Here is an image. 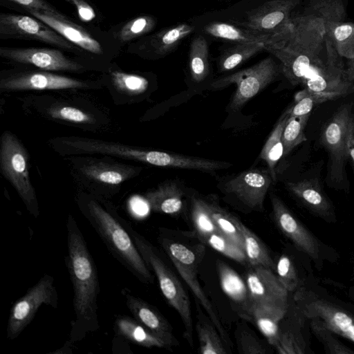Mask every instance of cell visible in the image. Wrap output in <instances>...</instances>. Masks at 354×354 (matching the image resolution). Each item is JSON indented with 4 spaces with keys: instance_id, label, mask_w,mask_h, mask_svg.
<instances>
[{
    "instance_id": "obj_1",
    "label": "cell",
    "mask_w": 354,
    "mask_h": 354,
    "mask_svg": "<svg viewBox=\"0 0 354 354\" xmlns=\"http://www.w3.org/2000/svg\"><path fill=\"white\" fill-rule=\"evenodd\" d=\"M66 232L68 252L65 263L73 285L75 312L69 342L75 343L100 328L97 303L100 283L95 261L71 214L67 219Z\"/></svg>"
},
{
    "instance_id": "obj_2",
    "label": "cell",
    "mask_w": 354,
    "mask_h": 354,
    "mask_svg": "<svg viewBox=\"0 0 354 354\" xmlns=\"http://www.w3.org/2000/svg\"><path fill=\"white\" fill-rule=\"evenodd\" d=\"M326 30L323 19L310 13L291 17L263 42L267 50L281 62L282 73L294 86L303 84L311 66L321 64Z\"/></svg>"
},
{
    "instance_id": "obj_3",
    "label": "cell",
    "mask_w": 354,
    "mask_h": 354,
    "mask_svg": "<svg viewBox=\"0 0 354 354\" xmlns=\"http://www.w3.org/2000/svg\"><path fill=\"white\" fill-rule=\"evenodd\" d=\"M75 201L110 254L140 282L153 283L154 277L133 239L120 220L114 205L106 198L80 191Z\"/></svg>"
},
{
    "instance_id": "obj_4",
    "label": "cell",
    "mask_w": 354,
    "mask_h": 354,
    "mask_svg": "<svg viewBox=\"0 0 354 354\" xmlns=\"http://www.w3.org/2000/svg\"><path fill=\"white\" fill-rule=\"evenodd\" d=\"M157 241L216 325L226 345L231 349L232 340L221 323L216 309L205 295L198 279V268L205 256L206 245L194 230H178L164 227L158 229Z\"/></svg>"
},
{
    "instance_id": "obj_5",
    "label": "cell",
    "mask_w": 354,
    "mask_h": 354,
    "mask_svg": "<svg viewBox=\"0 0 354 354\" xmlns=\"http://www.w3.org/2000/svg\"><path fill=\"white\" fill-rule=\"evenodd\" d=\"M19 100L24 113L32 117L90 131L105 130L111 124L106 113L79 96L32 94Z\"/></svg>"
},
{
    "instance_id": "obj_6",
    "label": "cell",
    "mask_w": 354,
    "mask_h": 354,
    "mask_svg": "<svg viewBox=\"0 0 354 354\" xmlns=\"http://www.w3.org/2000/svg\"><path fill=\"white\" fill-rule=\"evenodd\" d=\"M70 174L84 192L108 199L119 192L122 185L138 176L142 167L97 154L64 157Z\"/></svg>"
},
{
    "instance_id": "obj_7",
    "label": "cell",
    "mask_w": 354,
    "mask_h": 354,
    "mask_svg": "<svg viewBox=\"0 0 354 354\" xmlns=\"http://www.w3.org/2000/svg\"><path fill=\"white\" fill-rule=\"evenodd\" d=\"M120 220L133 239L147 267L153 272L165 298L180 315L184 326L183 337L189 344L193 346L194 328L189 298L169 263L165 253L136 231L131 224L120 216Z\"/></svg>"
},
{
    "instance_id": "obj_8",
    "label": "cell",
    "mask_w": 354,
    "mask_h": 354,
    "mask_svg": "<svg viewBox=\"0 0 354 354\" xmlns=\"http://www.w3.org/2000/svg\"><path fill=\"white\" fill-rule=\"evenodd\" d=\"M100 80H81L55 72L31 68L17 67L0 73V91H62L77 92L101 89Z\"/></svg>"
},
{
    "instance_id": "obj_9",
    "label": "cell",
    "mask_w": 354,
    "mask_h": 354,
    "mask_svg": "<svg viewBox=\"0 0 354 354\" xmlns=\"http://www.w3.org/2000/svg\"><path fill=\"white\" fill-rule=\"evenodd\" d=\"M29 153L12 132L4 131L0 138V171L15 188L27 210L35 218L39 215L35 189L29 173Z\"/></svg>"
},
{
    "instance_id": "obj_10",
    "label": "cell",
    "mask_w": 354,
    "mask_h": 354,
    "mask_svg": "<svg viewBox=\"0 0 354 354\" xmlns=\"http://www.w3.org/2000/svg\"><path fill=\"white\" fill-rule=\"evenodd\" d=\"M354 136V114L348 105L342 106L323 128L321 143L329 154L328 181L340 189L348 190L345 165L349 158L348 142Z\"/></svg>"
},
{
    "instance_id": "obj_11",
    "label": "cell",
    "mask_w": 354,
    "mask_h": 354,
    "mask_svg": "<svg viewBox=\"0 0 354 354\" xmlns=\"http://www.w3.org/2000/svg\"><path fill=\"white\" fill-rule=\"evenodd\" d=\"M281 71V66L268 57L251 67L215 80L210 86L218 89L235 84L236 90L230 108L236 111L274 82Z\"/></svg>"
},
{
    "instance_id": "obj_12",
    "label": "cell",
    "mask_w": 354,
    "mask_h": 354,
    "mask_svg": "<svg viewBox=\"0 0 354 354\" xmlns=\"http://www.w3.org/2000/svg\"><path fill=\"white\" fill-rule=\"evenodd\" d=\"M273 181L268 169H250L225 180L220 189L240 211L263 212L266 196Z\"/></svg>"
},
{
    "instance_id": "obj_13",
    "label": "cell",
    "mask_w": 354,
    "mask_h": 354,
    "mask_svg": "<svg viewBox=\"0 0 354 354\" xmlns=\"http://www.w3.org/2000/svg\"><path fill=\"white\" fill-rule=\"evenodd\" d=\"M58 295L54 278L45 274L26 293L16 301L10 310L7 338L15 339L32 321L39 307L48 305L57 308Z\"/></svg>"
},
{
    "instance_id": "obj_14",
    "label": "cell",
    "mask_w": 354,
    "mask_h": 354,
    "mask_svg": "<svg viewBox=\"0 0 354 354\" xmlns=\"http://www.w3.org/2000/svg\"><path fill=\"white\" fill-rule=\"evenodd\" d=\"M326 58L321 64L311 66L303 83L304 90L310 93L335 94L342 96L353 86L346 75L341 56L333 43L325 37Z\"/></svg>"
},
{
    "instance_id": "obj_15",
    "label": "cell",
    "mask_w": 354,
    "mask_h": 354,
    "mask_svg": "<svg viewBox=\"0 0 354 354\" xmlns=\"http://www.w3.org/2000/svg\"><path fill=\"white\" fill-rule=\"evenodd\" d=\"M0 38L41 41L73 53L80 49L42 21L23 15H0Z\"/></svg>"
},
{
    "instance_id": "obj_16",
    "label": "cell",
    "mask_w": 354,
    "mask_h": 354,
    "mask_svg": "<svg viewBox=\"0 0 354 354\" xmlns=\"http://www.w3.org/2000/svg\"><path fill=\"white\" fill-rule=\"evenodd\" d=\"M0 56L17 67L77 73L88 69L86 65L68 57L57 48L1 46Z\"/></svg>"
},
{
    "instance_id": "obj_17",
    "label": "cell",
    "mask_w": 354,
    "mask_h": 354,
    "mask_svg": "<svg viewBox=\"0 0 354 354\" xmlns=\"http://www.w3.org/2000/svg\"><path fill=\"white\" fill-rule=\"evenodd\" d=\"M298 309L308 318H317L335 335L354 342V317L315 292L298 289L294 295Z\"/></svg>"
},
{
    "instance_id": "obj_18",
    "label": "cell",
    "mask_w": 354,
    "mask_h": 354,
    "mask_svg": "<svg viewBox=\"0 0 354 354\" xmlns=\"http://www.w3.org/2000/svg\"><path fill=\"white\" fill-rule=\"evenodd\" d=\"M245 280L253 304L288 310V291L275 272L261 266H246Z\"/></svg>"
},
{
    "instance_id": "obj_19",
    "label": "cell",
    "mask_w": 354,
    "mask_h": 354,
    "mask_svg": "<svg viewBox=\"0 0 354 354\" xmlns=\"http://www.w3.org/2000/svg\"><path fill=\"white\" fill-rule=\"evenodd\" d=\"M299 0H270L246 13L243 22H235L248 30L272 35L284 27Z\"/></svg>"
},
{
    "instance_id": "obj_20",
    "label": "cell",
    "mask_w": 354,
    "mask_h": 354,
    "mask_svg": "<svg viewBox=\"0 0 354 354\" xmlns=\"http://www.w3.org/2000/svg\"><path fill=\"white\" fill-rule=\"evenodd\" d=\"M122 294L133 317L160 339L166 349L171 351L173 347L179 346L171 325L156 307L131 295L126 288Z\"/></svg>"
},
{
    "instance_id": "obj_21",
    "label": "cell",
    "mask_w": 354,
    "mask_h": 354,
    "mask_svg": "<svg viewBox=\"0 0 354 354\" xmlns=\"http://www.w3.org/2000/svg\"><path fill=\"white\" fill-rule=\"evenodd\" d=\"M194 30V26L183 23L142 37L128 47V52L150 59L163 57L174 51Z\"/></svg>"
},
{
    "instance_id": "obj_22",
    "label": "cell",
    "mask_w": 354,
    "mask_h": 354,
    "mask_svg": "<svg viewBox=\"0 0 354 354\" xmlns=\"http://www.w3.org/2000/svg\"><path fill=\"white\" fill-rule=\"evenodd\" d=\"M109 66L100 80L115 104H128L142 100L149 89V81L144 75L127 73Z\"/></svg>"
},
{
    "instance_id": "obj_23",
    "label": "cell",
    "mask_w": 354,
    "mask_h": 354,
    "mask_svg": "<svg viewBox=\"0 0 354 354\" xmlns=\"http://www.w3.org/2000/svg\"><path fill=\"white\" fill-rule=\"evenodd\" d=\"M272 216L281 232L302 252L317 259L319 248L314 235L295 216L277 196H271Z\"/></svg>"
},
{
    "instance_id": "obj_24",
    "label": "cell",
    "mask_w": 354,
    "mask_h": 354,
    "mask_svg": "<svg viewBox=\"0 0 354 354\" xmlns=\"http://www.w3.org/2000/svg\"><path fill=\"white\" fill-rule=\"evenodd\" d=\"M28 13L48 25L79 48L95 55H104V49L99 41L84 28L71 21L64 15L48 14L39 11H30Z\"/></svg>"
},
{
    "instance_id": "obj_25",
    "label": "cell",
    "mask_w": 354,
    "mask_h": 354,
    "mask_svg": "<svg viewBox=\"0 0 354 354\" xmlns=\"http://www.w3.org/2000/svg\"><path fill=\"white\" fill-rule=\"evenodd\" d=\"M216 267L221 286L232 309L241 319L251 322L253 303L245 279L221 260L216 261Z\"/></svg>"
},
{
    "instance_id": "obj_26",
    "label": "cell",
    "mask_w": 354,
    "mask_h": 354,
    "mask_svg": "<svg viewBox=\"0 0 354 354\" xmlns=\"http://www.w3.org/2000/svg\"><path fill=\"white\" fill-rule=\"evenodd\" d=\"M187 196L180 183L169 180L147 192L144 198L153 212L176 216L187 212Z\"/></svg>"
},
{
    "instance_id": "obj_27",
    "label": "cell",
    "mask_w": 354,
    "mask_h": 354,
    "mask_svg": "<svg viewBox=\"0 0 354 354\" xmlns=\"http://www.w3.org/2000/svg\"><path fill=\"white\" fill-rule=\"evenodd\" d=\"M286 185L296 198L315 216L327 222L336 221L331 202L315 180L290 182Z\"/></svg>"
},
{
    "instance_id": "obj_28",
    "label": "cell",
    "mask_w": 354,
    "mask_h": 354,
    "mask_svg": "<svg viewBox=\"0 0 354 354\" xmlns=\"http://www.w3.org/2000/svg\"><path fill=\"white\" fill-rule=\"evenodd\" d=\"M199 301H196V330L201 354H228L231 349L225 343L216 325L205 313Z\"/></svg>"
},
{
    "instance_id": "obj_29",
    "label": "cell",
    "mask_w": 354,
    "mask_h": 354,
    "mask_svg": "<svg viewBox=\"0 0 354 354\" xmlns=\"http://www.w3.org/2000/svg\"><path fill=\"white\" fill-rule=\"evenodd\" d=\"M117 335L133 344L147 347L166 348L164 343L136 319L125 315L115 317L113 326Z\"/></svg>"
},
{
    "instance_id": "obj_30",
    "label": "cell",
    "mask_w": 354,
    "mask_h": 354,
    "mask_svg": "<svg viewBox=\"0 0 354 354\" xmlns=\"http://www.w3.org/2000/svg\"><path fill=\"white\" fill-rule=\"evenodd\" d=\"M235 222L243 236L247 266H261L275 272L276 263L262 241L236 216Z\"/></svg>"
},
{
    "instance_id": "obj_31",
    "label": "cell",
    "mask_w": 354,
    "mask_h": 354,
    "mask_svg": "<svg viewBox=\"0 0 354 354\" xmlns=\"http://www.w3.org/2000/svg\"><path fill=\"white\" fill-rule=\"evenodd\" d=\"M288 310L253 304L251 322L257 326L269 344H277L279 324Z\"/></svg>"
},
{
    "instance_id": "obj_32",
    "label": "cell",
    "mask_w": 354,
    "mask_h": 354,
    "mask_svg": "<svg viewBox=\"0 0 354 354\" xmlns=\"http://www.w3.org/2000/svg\"><path fill=\"white\" fill-rule=\"evenodd\" d=\"M187 213L193 230L202 241L211 234L220 233L212 218L206 198L189 196Z\"/></svg>"
},
{
    "instance_id": "obj_33",
    "label": "cell",
    "mask_w": 354,
    "mask_h": 354,
    "mask_svg": "<svg viewBox=\"0 0 354 354\" xmlns=\"http://www.w3.org/2000/svg\"><path fill=\"white\" fill-rule=\"evenodd\" d=\"M203 31L212 37L235 41L236 43L250 41H265L270 35L259 33L238 25L213 21L204 26Z\"/></svg>"
},
{
    "instance_id": "obj_34",
    "label": "cell",
    "mask_w": 354,
    "mask_h": 354,
    "mask_svg": "<svg viewBox=\"0 0 354 354\" xmlns=\"http://www.w3.org/2000/svg\"><path fill=\"white\" fill-rule=\"evenodd\" d=\"M289 117L290 108L279 118L259 155V158L266 163L274 180L276 179L275 167L283 156L282 133Z\"/></svg>"
},
{
    "instance_id": "obj_35",
    "label": "cell",
    "mask_w": 354,
    "mask_h": 354,
    "mask_svg": "<svg viewBox=\"0 0 354 354\" xmlns=\"http://www.w3.org/2000/svg\"><path fill=\"white\" fill-rule=\"evenodd\" d=\"M212 218L220 233L244 250L243 239L236 222L235 216L219 205L212 197H206Z\"/></svg>"
},
{
    "instance_id": "obj_36",
    "label": "cell",
    "mask_w": 354,
    "mask_h": 354,
    "mask_svg": "<svg viewBox=\"0 0 354 354\" xmlns=\"http://www.w3.org/2000/svg\"><path fill=\"white\" fill-rule=\"evenodd\" d=\"M264 41L236 43L221 55L218 70L221 73L231 71L264 50Z\"/></svg>"
},
{
    "instance_id": "obj_37",
    "label": "cell",
    "mask_w": 354,
    "mask_h": 354,
    "mask_svg": "<svg viewBox=\"0 0 354 354\" xmlns=\"http://www.w3.org/2000/svg\"><path fill=\"white\" fill-rule=\"evenodd\" d=\"M189 68L192 80L196 83L205 80L209 73V47L202 35L194 37L190 44Z\"/></svg>"
},
{
    "instance_id": "obj_38",
    "label": "cell",
    "mask_w": 354,
    "mask_h": 354,
    "mask_svg": "<svg viewBox=\"0 0 354 354\" xmlns=\"http://www.w3.org/2000/svg\"><path fill=\"white\" fill-rule=\"evenodd\" d=\"M156 25V19L149 15L138 16L113 32V37L120 44L131 42L150 32Z\"/></svg>"
},
{
    "instance_id": "obj_39",
    "label": "cell",
    "mask_w": 354,
    "mask_h": 354,
    "mask_svg": "<svg viewBox=\"0 0 354 354\" xmlns=\"http://www.w3.org/2000/svg\"><path fill=\"white\" fill-rule=\"evenodd\" d=\"M309 6L314 12L313 14L323 19L326 33L345 21L346 14L342 0H310Z\"/></svg>"
},
{
    "instance_id": "obj_40",
    "label": "cell",
    "mask_w": 354,
    "mask_h": 354,
    "mask_svg": "<svg viewBox=\"0 0 354 354\" xmlns=\"http://www.w3.org/2000/svg\"><path fill=\"white\" fill-rule=\"evenodd\" d=\"M243 319L237 323L234 330L236 345L240 354H266V344Z\"/></svg>"
},
{
    "instance_id": "obj_41",
    "label": "cell",
    "mask_w": 354,
    "mask_h": 354,
    "mask_svg": "<svg viewBox=\"0 0 354 354\" xmlns=\"http://www.w3.org/2000/svg\"><path fill=\"white\" fill-rule=\"evenodd\" d=\"M341 57L354 58V23L343 22L326 33Z\"/></svg>"
},
{
    "instance_id": "obj_42",
    "label": "cell",
    "mask_w": 354,
    "mask_h": 354,
    "mask_svg": "<svg viewBox=\"0 0 354 354\" xmlns=\"http://www.w3.org/2000/svg\"><path fill=\"white\" fill-rule=\"evenodd\" d=\"M310 114L290 116L283 131V156L306 140L304 130Z\"/></svg>"
},
{
    "instance_id": "obj_43",
    "label": "cell",
    "mask_w": 354,
    "mask_h": 354,
    "mask_svg": "<svg viewBox=\"0 0 354 354\" xmlns=\"http://www.w3.org/2000/svg\"><path fill=\"white\" fill-rule=\"evenodd\" d=\"M310 326L316 337L323 344L326 352L330 354H350L354 351L342 342L335 336V333L326 328L317 318H311Z\"/></svg>"
},
{
    "instance_id": "obj_44",
    "label": "cell",
    "mask_w": 354,
    "mask_h": 354,
    "mask_svg": "<svg viewBox=\"0 0 354 354\" xmlns=\"http://www.w3.org/2000/svg\"><path fill=\"white\" fill-rule=\"evenodd\" d=\"M339 97L335 94L310 93L303 89L295 96L296 103L290 108V116L310 114L319 104Z\"/></svg>"
},
{
    "instance_id": "obj_45",
    "label": "cell",
    "mask_w": 354,
    "mask_h": 354,
    "mask_svg": "<svg viewBox=\"0 0 354 354\" xmlns=\"http://www.w3.org/2000/svg\"><path fill=\"white\" fill-rule=\"evenodd\" d=\"M214 250L244 266L247 259L244 250L220 233H213L203 241Z\"/></svg>"
},
{
    "instance_id": "obj_46",
    "label": "cell",
    "mask_w": 354,
    "mask_h": 354,
    "mask_svg": "<svg viewBox=\"0 0 354 354\" xmlns=\"http://www.w3.org/2000/svg\"><path fill=\"white\" fill-rule=\"evenodd\" d=\"M275 273L284 288L288 292L297 289L299 279L295 268L286 255H282L276 263Z\"/></svg>"
},
{
    "instance_id": "obj_47",
    "label": "cell",
    "mask_w": 354,
    "mask_h": 354,
    "mask_svg": "<svg viewBox=\"0 0 354 354\" xmlns=\"http://www.w3.org/2000/svg\"><path fill=\"white\" fill-rule=\"evenodd\" d=\"M274 348L281 354H301L304 353L296 334L280 324L278 340Z\"/></svg>"
},
{
    "instance_id": "obj_48",
    "label": "cell",
    "mask_w": 354,
    "mask_h": 354,
    "mask_svg": "<svg viewBox=\"0 0 354 354\" xmlns=\"http://www.w3.org/2000/svg\"><path fill=\"white\" fill-rule=\"evenodd\" d=\"M12 4L20 6L24 10L39 11L48 14L59 15V12L55 8L48 3L46 0H6Z\"/></svg>"
},
{
    "instance_id": "obj_49",
    "label": "cell",
    "mask_w": 354,
    "mask_h": 354,
    "mask_svg": "<svg viewBox=\"0 0 354 354\" xmlns=\"http://www.w3.org/2000/svg\"><path fill=\"white\" fill-rule=\"evenodd\" d=\"M73 5L79 18L84 22L93 21L96 17L94 8L86 0H64Z\"/></svg>"
},
{
    "instance_id": "obj_50",
    "label": "cell",
    "mask_w": 354,
    "mask_h": 354,
    "mask_svg": "<svg viewBox=\"0 0 354 354\" xmlns=\"http://www.w3.org/2000/svg\"><path fill=\"white\" fill-rule=\"evenodd\" d=\"M346 75L348 78L354 82V58L349 59L348 67L346 69Z\"/></svg>"
},
{
    "instance_id": "obj_51",
    "label": "cell",
    "mask_w": 354,
    "mask_h": 354,
    "mask_svg": "<svg viewBox=\"0 0 354 354\" xmlns=\"http://www.w3.org/2000/svg\"><path fill=\"white\" fill-rule=\"evenodd\" d=\"M348 154L349 158L352 160L354 165V136L350 139L348 142Z\"/></svg>"
}]
</instances>
